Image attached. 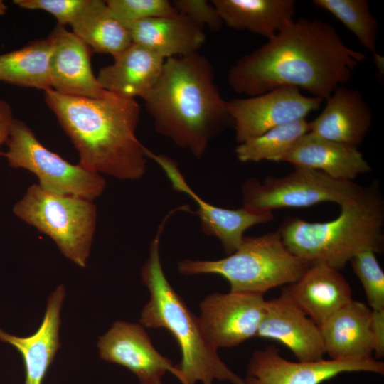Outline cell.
I'll list each match as a JSON object with an SVG mask.
<instances>
[{
  "instance_id": "d4e9b609",
  "label": "cell",
  "mask_w": 384,
  "mask_h": 384,
  "mask_svg": "<svg viewBox=\"0 0 384 384\" xmlns=\"http://www.w3.org/2000/svg\"><path fill=\"white\" fill-rule=\"evenodd\" d=\"M70 26L90 48L113 58L132 43L129 30L114 18L105 1L89 0Z\"/></svg>"
},
{
  "instance_id": "e0dca14e",
  "label": "cell",
  "mask_w": 384,
  "mask_h": 384,
  "mask_svg": "<svg viewBox=\"0 0 384 384\" xmlns=\"http://www.w3.org/2000/svg\"><path fill=\"white\" fill-rule=\"evenodd\" d=\"M326 100L323 111L309 122V132L358 148L372 123L370 106L361 92L356 88L341 85Z\"/></svg>"
},
{
  "instance_id": "4dcf8cb0",
  "label": "cell",
  "mask_w": 384,
  "mask_h": 384,
  "mask_svg": "<svg viewBox=\"0 0 384 384\" xmlns=\"http://www.w3.org/2000/svg\"><path fill=\"white\" fill-rule=\"evenodd\" d=\"M89 0H14L18 6L33 10H43L53 16L58 23L70 25L87 4Z\"/></svg>"
},
{
  "instance_id": "4fadbf2b",
  "label": "cell",
  "mask_w": 384,
  "mask_h": 384,
  "mask_svg": "<svg viewBox=\"0 0 384 384\" xmlns=\"http://www.w3.org/2000/svg\"><path fill=\"white\" fill-rule=\"evenodd\" d=\"M145 151L147 158L154 160L164 171L174 189L186 194L195 202L203 232L217 238L228 255L240 245L247 229L273 219L270 210L244 206L238 209H228L204 201L188 186L172 159L164 154H155L146 147Z\"/></svg>"
},
{
  "instance_id": "52a82bcc",
  "label": "cell",
  "mask_w": 384,
  "mask_h": 384,
  "mask_svg": "<svg viewBox=\"0 0 384 384\" xmlns=\"http://www.w3.org/2000/svg\"><path fill=\"white\" fill-rule=\"evenodd\" d=\"M16 216L50 237L61 253L85 267L95 233L93 201L47 191L31 185L13 207Z\"/></svg>"
},
{
  "instance_id": "5bb4252c",
  "label": "cell",
  "mask_w": 384,
  "mask_h": 384,
  "mask_svg": "<svg viewBox=\"0 0 384 384\" xmlns=\"http://www.w3.org/2000/svg\"><path fill=\"white\" fill-rule=\"evenodd\" d=\"M97 348L102 359L127 368L140 384H163L166 372L179 378L176 365L156 350L142 324L114 322L99 337Z\"/></svg>"
},
{
  "instance_id": "5b68a950",
  "label": "cell",
  "mask_w": 384,
  "mask_h": 384,
  "mask_svg": "<svg viewBox=\"0 0 384 384\" xmlns=\"http://www.w3.org/2000/svg\"><path fill=\"white\" fill-rule=\"evenodd\" d=\"M335 219L310 223L298 218L284 221L278 233L287 248L311 264L339 270L360 252H380L384 245V202L378 186L362 187L339 206Z\"/></svg>"
},
{
  "instance_id": "f1b7e54d",
  "label": "cell",
  "mask_w": 384,
  "mask_h": 384,
  "mask_svg": "<svg viewBox=\"0 0 384 384\" xmlns=\"http://www.w3.org/2000/svg\"><path fill=\"white\" fill-rule=\"evenodd\" d=\"M374 251L366 250L356 255L349 262L365 292L373 311L384 310V272Z\"/></svg>"
},
{
  "instance_id": "7402d4cb",
  "label": "cell",
  "mask_w": 384,
  "mask_h": 384,
  "mask_svg": "<svg viewBox=\"0 0 384 384\" xmlns=\"http://www.w3.org/2000/svg\"><path fill=\"white\" fill-rule=\"evenodd\" d=\"M65 289L59 285L49 295L43 320L37 331L18 337L0 329V341L15 347L21 354L25 366V384H42L46 372L60 347V311Z\"/></svg>"
},
{
  "instance_id": "1f68e13d",
  "label": "cell",
  "mask_w": 384,
  "mask_h": 384,
  "mask_svg": "<svg viewBox=\"0 0 384 384\" xmlns=\"http://www.w3.org/2000/svg\"><path fill=\"white\" fill-rule=\"evenodd\" d=\"M172 5L177 11L203 28L207 26L214 31H220L223 21L215 6L206 0H174Z\"/></svg>"
},
{
  "instance_id": "ba28073f",
  "label": "cell",
  "mask_w": 384,
  "mask_h": 384,
  "mask_svg": "<svg viewBox=\"0 0 384 384\" xmlns=\"http://www.w3.org/2000/svg\"><path fill=\"white\" fill-rule=\"evenodd\" d=\"M5 144L7 149L1 156L8 164L33 173L38 184L47 191L94 201L105 188L102 175L72 164L48 149L21 120L14 119Z\"/></svg>"
},
{
  "instance_id": "d6a6232c",
  "label": "cell",
  "mask_w": 384,
  "mask_h": 384,
  "mask_svg": "<svg viewBox=\"0 0 384 384\" xmlns=\"http://www.w3.org/2000/svg\"><path fill=\"white\" fill-rule=\"evenodd\" d=\"M371 330L373 353L378 360L384 356V310H372Z\"/></svg>"
},
{
  "instance_id": "e575fe53",
  "label": "cell",
  "mask_w": 384,
  "mask_h": 384,
  "mask_svg": "<svg viewBox=\"0 0 384 384\" xmlns=\"http://www.w3.org/2000/svg\"><path fill=\"white\" fill-rule=\"evenodd\" d=\"M374 65L379 74L383 76L384 74V58L383 56L376 53L373 55Z\"/></svg>"
},
{
  "instance_id": "30bf717a",
  "label": "cell",
  "mask_w": 384,
  "mask_h": 384,
  "mask_svg": "<svg viewBox=\"0 0 384 384\" xmlns=\"http://www.w3.org/2000/svg\"><path fill=\"white\" fill-rule=\"evenodd\" d=\"M324 100L302 95L293 86H282L247 98L227 101L235 139L243 143L265 132L305 117L317 110Z\"/></svg>"
},
{
  "instance_id": "9c48e42d",
  "label": "cell",
  "mask_w": 384,
  "mask_h": 384,
  "mask_svg": "<svg viewBox=\"0 0 384 384\" xmlns=\"http://www.w3.org/2000/svg\"><path fill=\"white\" fill-rule=\"evenodd\" d=\"M241 188L244 206L272 211L324 202L340 206L357 195L362 187L353 181L333 178L318 170L295 166L283 177L270 176L262 182L247 179Z\"/></svg>"
},
{
  "instance_id": "83f0119b",
  "label": "cell",
  "mask_w": 384,
  "mask_h": 384,
  "mask_svg": "<svg viewBox=\"0 0 384 384\" xmlns=\"http://www.w3.org/2000/svg\"><path fill=\"white\" fill-rule=\"evenodd\" d=\"M312 3L340 21L372 55L378 53V25L366 0H314Z\"/></svg>"
},
{
  "instance_id": "8fae6325",
  "label": "cell",
  "mask_w": 384,
  "mask_h": 384,
  "mask_svg": "<svg viewBox=\"0 0 384 384\" xmlns=\"http://www.w3.org/2000/svg\"><path fill=\"white\" fill-rule=\"evenodd\" d=\"M384 373V363L368 358L317 361H292L282 357L279 349L267 346L252 353L245 384H321L343 373Z\"/></svg>"
},
{
  "instance_id": "484cf974",
  "label": "cell",
  "mask_w": 384,
  "mask_h": 384,
  "mask_svg": "<svg viewBox=\"0 0 384 384\" xmlns=\"http://www.w3.org/2000/svg\"><path fill=\"white\" fill-rule=\"evenodd\" d=\"M50 54L51 46L48 38L0 54V81L43 92L52 89Z\"/></svg>"
},
{
  "instance_id": "2e32d148",
  "label": "cell",
  "mask_w": 384,
  "mask_h": 384,
  "mask_svg": "<svg viewBox=\"0 0 384 384\" xmlns=\"http://www.w3.org/2000/svg\"><path fill=\"white\" fill-rule=\"evenodd\" d=\"M51 46V87L66 95L98 98L106 95L93 74L90 49L65 26L57 23L47 37Z\"/></svg>"
},
{
  "instance_id": "8992f818",
  "label": "cell",
  "mask_w": 384,
  "mask_h": 384,
  "mask_svg": "<svg viewBox=\"0 0 384 384\" xmlns=\"http://www.w3.org/2000/svg\"><path fill=\"white\" fill-rule=\"evenodd\" d=\"M311 265L292 254L277 231L244 237L235 252L220 260H181L178 269L185 275H220L229 282L230 292L263 295L272 288L296 282Z\"/></svg>"
},
{
  "instance_id": "6da1fadb",
  "label": "cell",
  "mask_w": 384,
  "mask_h": 384,
  "mask_svg": "<svg viewBox=\"0 0 384 384\" xmlns=\"http://www.w3.org/2000/svg\"><path fill=\"white\" fill-rule=\"evenodd\" d=\"M366 58L346 46L331 24L299 18L240 57L228 70V82L250 97L288 85L326 100L351 80Z\"/></svg>"
},
{
  "instance_id": "d6986e66",
  "label": "cell",
  "mask_w": 384,
  "mask_h": 384,
  "mask_svg": "<svg viewBox=\"0 0 384 384\" xmlns=\"http://www.w3.org/2000/svg\"><path fill=\"white\" fill-rule=\"evenodd\" d=\"M372 310L363 302L351 300L320 326L326 353L330 359L373 357Z\"/></svg>"
},
{
  "instance_id": "836d02e7",
  "label": "cell",
  "mask_w": 384,
  "mask_h": 384,
  "mask_svg": "<svg viewBox=\"0 0 384 384\" xmlns=\"http://www.w3.org/2000/svg\"><path fill=\"white\" fill-rule=\"evenodd\" d=\"M14 119L11 106L6 101L0 98V156L1 147L6 144Z\"/></svg>"
},
{
  "instance_id": "9a60e30c",
  "label": "cell",
  "mask_w": 384,
  "mask_h": 384,
  "mask_svg": "<svg viewBox=\"0 0 384 384\" xmlns=\"http://www.w3.org/2000/svg\"><path fill=\"white\" fill-rule=\"evenodd\" d=\"M256 336L282 343L299 361L324 359L326 350L319 326L299 308L284 289L279 297L265 301Z\"/></svg>"
},
{
  "instance_id": "ffe728a7",
  "label": "cell",
  "mask_w": 384,
  "mask_h": 384,
  "mask_svg": "<svg viewBox=\"0 0 384 384\" xmlns=\"http://www.w3.org/2000/svg\"><path fill=\"white\" fill-rule=\"evenodd\" d=\"M165 60L150 49L132 42L114 57L112 65L100 70L97 79L102 87L110 92L143 99L158 81Z\"/></svg>"
},
{
  "instance_id": "7c38bea8",
  "label": "cell",
  "mask_w": 384,
  "mask_h": 384,
  "mask_svg": "<svg viewBox=\"0 0 384 384\" xmlns=\"http://www.w3.org/2000/svg\"><path fill=\"white\" fill-rule=\"evenodd\" d=\"M262 294L215 292L201 303L199 318L210 343L218 350L257 336L265 305Z\"/></svg>"
},
{
  "instance_id": "277c9868",
  "label": "cell",
  "mask_w": 384,
  "mask_h": 384,
  "mask_svg": "<svg viewBox=\"0 0 384 384\" xmlns=\"http://www.w3.org/2000/svg\"><path fill=\"white\" fill-rule=\"evenodd\" d=\"M168 218H164L151 242L148 258L142 267V279L149 291L140 324L147 328L164 329L177 341L181 353L176 365L182 384H213L214 380L245 384L220 359L206 337L199 318L190 311L171 287L162 269L159 245Z\"/></svg>"
},
{
  "instance_id": "44dd1931",
  "label": "cell",
  "mask_w": 384,
  "mask_h": 384,
  "mask_svg": "<svg viewBox=\"0 0 384 384\" xmlns=\"http://www.w3.org/2000/svg\"><path fill=\"white\" fill-rule=\"evenodd\" d=\"M282 161L322 171L330 177L350 181L370 171L358 148L319 137L310 132L302 136Z\"/></svg>"
},
{
  "instance_id": "7a4b0ae2",
  "label": "cell",
  "mask_w": 384,
  "mask_h": 384,
  "mask_svg": "<svg viewBox=\"0 0 384 384\" xmlns=\"http://www.w3.org/2000/svg\"><path fill=\"white\" fill-rule=\"evenodd\" d=\"M47 106L78 152L84 168L124 181L146 173V146L137 136L141 108L112 92L90 98L44 91Z\"/></svg>"
},
{
  "instance_id": "ac0fdd59",
  "label": "cell",
  "mask_w": 384,
  "mask_h": 384,
  "mask_svg": "<svg viewBox=\"0 0 384 384\" xmlns=\"http://www.w3.org/2000/svg\"><path fill=\"white\" fill-rule=\"evenodd\" d=\"M284 289L319 326L353 300L351 288L339 270L321 263L311 264L298 280Z\"/></svg>"
},
{
  "instance_id": "f546056e",
  "label": "cell",
  "mask_w": 384,
  "mask_h": 384,
  "mask_svg": "<svg viewBox=\"0 0 384 384\" xmlns=\"http://www.w3.org/2000/svg\"><path fill=\"white\" fill-rule=\"evenodd\" d=\"M114 18L127 28L149 18L174 15L177 12L168 0H107Z\"/></svg>"
},
{
  "instance_id": "4316f807",
  "label": "cell",
  "mask_w": 384,
  "mask_h": 384,
  "mask_svg": "<svg viewBox=\"0 0 384 384\" xmlns=\"http://www.w3.org/2000/svg\"><path fill=\"white\" fill-rule=\"evenodd\" d=\"M309 132V122L306 119L274 127L239 144L235 150L236 157L242 162L282 161L296 142Z\"/></svg>"
},
{
  "instance_id": "603a6c76",
  "label": "cell",
  "mask_w": 384,
  "mask_h": 384,
  "mask_svg": "<svg viewBox=\"0 0 384 384\" xmlns=\"http://www.w3.org/2000/svg\"><path fill=\"white\" fill-rule=\"evenodd\" d=\"M129 30L132 42L165 59L198 53L206 42L203 28L180 13L139 21Z\"/></svg>"
},
{
  "instance_id": "d590c367",
  "label": "cell",
  "mask_w": 384,
  "mask_h": 384,
  "mask_svg": "<svg viewBox=\"0 0 384 384\" xmlns=\"http://www.w3.org/2000/svg\"><path fill=\"white\" fill-rule=\"evenodd\" d=\"M7 10L6 5L4 3V1L0 0V16L4 15Z\"/></svg>"
},
{
  "instance_id": "cb8c5ba5",
  "label": "cell",
  "mask_w": 384,
  "mask_h": 384,
  "mask_svg": "<svg viewBox=\"0 0 384 384\" xmlns=\"http://www.w3.org/2000/svg\"><path fill=\"white\" fill-rule=\"evenodd\" d=\"M223 23L267 39L294 19L293 0H212Z\"/></svg>"
},
{
  "instance_id": "3957f363",
  "label": "cell",
  "mask_w": 384,
  "mask_h": 384,
  "mask_svg": "<svg viewBox=\"0 0 384 384\" xmlns=\"http://www.w3.org/2000/svg\"><path fill=\"white\" fill-rule=\"evenodd\" d=\"M143 100L156 131L197 159L231 122L212 65L198 52L166 58Z\"/></svg>"
}]
</instances>
